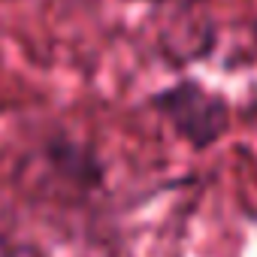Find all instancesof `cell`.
<instances>
[{"instance_id": "6da1fadb", "label": "cell", "mask_w": 257, "mask_h": 257, "mask_svg": "<svg viewBox=\"0 0 257 257\" xmlns=\"http://www.w3.org/2000/svg\"><path fill=\"white\" fill-rule=\"evenodd\" d=\"M149 106L173 127L176 137L203 152L227 131V100L206 91L200 82L182 79L149 97Z\"/></svg>"}, {"instance_id": "7a4b0ae2", "label": "cell", "mask_w": 257, "mask_h": 257, "mask_svg": "<svg viewBox=\"0 0 257 257\" xmlns=\"http://www.w3.org/2000/svg\"><path fill=\"white\" fill-rule=\"evenodd\" d=\"M43 164L64 182L79 191H97L106 182V164L91 143L73 140L70 134H52L43 143Z\"/></svg>"}, {"instance_id": "3957f363", "label": "cell", "mask_w": 257, "mask_h": 257, "mask_svg": "<svg viewBox=\"0 0 257 257\" xmlns=\"http://www.w3.org/2000/svg\"><path fill=\"white\" fill-rule=\"evenodd\" d=\"M146 4H173V0H146Z\"/></svg>"}]
</instances>
